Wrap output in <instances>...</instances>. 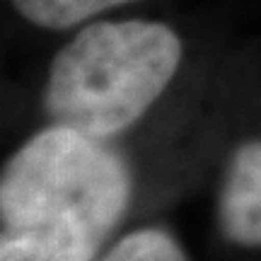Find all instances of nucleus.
Returning a JSON list of instances; mask_svg holds the SVG:
<instances>
[{
  "mask_svg": "<svg viewBox=\"0 0 261 261\" xmlns=\"http://www.w3.org/2000/svg\"><path fill=\"white\" fill-rule=\"evenodd\" d=\"M119 150L48 126L5 162L0 177V261H92L130 201Z\"/></svg>",
  "mask_w": 261,
  "mask_h": 261,
  "instance_id": "nucleus-1",
  "label": "nucleus"
},
{
  "mask_svg": "<svg viewBox=\"0 0 261 261\" xmlns=\"http://www.w3.org/2000/svg\"><path fill=\"white\" fill-rule=\"evenodd\" d=\"M181 39L162 22H94L56 54L44 87L51 123L107 140L148 112L181 63Z\"/></svg>",
  "mask_w": 261,
  "mask_h": 261,
  "instance_id": "nucleus-2",
  "label": "nucleus"
},
{
  "mask_svg": "<svg viewBox=\"0 0 261 261\" xmlns=\"http://www.w3.org/2000/svg\"><path fill=\"white\" fill-rule=\"evenodd\" d=\"M218 223L232 244L261 247V140L234 150L218 201Z\"/></svg>",
  "mask_w": 261,
  "mask_h": 261,
  "instance_id": "nucleus-3",
  "label": "nucleus"
},
{
  "mask_svg": "<svg viewBox=\"0 0 261 261\" xmlns=\"http://www.w3.org/2000/svg\"><path fill=\"white\" fill-rule=\"evenodd\" d=\"M22 17L44 29H68L104 10L136 0H10Z\"/></svg>",
  "mask_w": 261,
  "mask_h": 261,
  "instance_id": "nucleus-4",
  "label": "nucleus"
},
{
  "mask_svg": "<svg viewBox=\"0 0 261 261\" xmlns=\"http://www.w3.org/2000/svg\"><path fill=\"white\" fill-rule=\"evenodd\" d=\"M102 261H189L184 249L169 232L143 227L114 244Z\"/></svg>",
  "mask_w": 261,
  "mask_h": 261,
  "instance_id": "nucleus-5",
  "label": "nucleus"
}]
</instances>
